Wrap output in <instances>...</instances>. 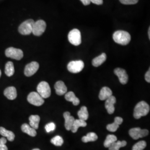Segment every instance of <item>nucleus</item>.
<instances>
[{"label": "nucleus", "mask_w": 150, "mask_h": 150, "mask_svg": "<svg viewBox=\"0 0 150 150\" xmlns=\"http://www.w3.org/2000/svg\"><path fill=\"white\" fill-rule=\"evenodd\" d=\"M113 39L116 43L125 46L129 43L131 37L129 32L122 30H119L113 33Z\"/></svg>", "instance_id": "1"}, {"label": "nucleus", "mask_w": 150, "mask_h": 150, "mask_svg": "<svg viewBox=\"0 0 150 150\" xmlns=\"http://www.w3.org/2000/svg\"><path fill=\"white\" fill-rule=\"evenodd\" d=\"M149 105L145 101L139 102L134 108V116L136 119H139L141 117L146 116L150 111Z\"/></svg>", "instance_id": "2"}, {"label": "nucleus", "mask_w": 150, "mask_h": 150, "mask_svg": "<svg viewBox=\"0 0 150 150\" xmlns=\"http://www.w3.org/2000/svg\"><path fill=\"white\" fill-rule=\"evenodd\" d=\"M38 93L43 98H47L51 96V88L47 82H41L37 87Z\"/></svg>", "instance_id": "3"}, {"label": "nucleus", "mask_w": 150, "mask_h": 150, "mask_svg": "<svg viewBox=\"0 0 150 150\" xmlns=\"http://www.w3.org/2000/svg\"><path fill=\"white\" fill-rule=\"evenodd\" d=\"M35 21L29 19L22 22L18 27V32L22 35H28L32 32V28Z\"/></svg>", "instance_id": "4"}, {"label": "nucleus", "mask_w": 150, "mask_h": 150, "mask_svg": "<svg viewBox=\"0 0 150 150\" xmlns=\"http://www.w3.org/2000/svg\"><path fill=\"white\" fill-rule=\"evenodd\" d=\"M68 39L72 45L74 46L80 45L82 42L80 31L78 29L72 30L68 35Z\"/></svg>", "instance_id": "5"}, {"label": "nucleus", "mask_w": 150, "mask_h": 150, "mask_svg": "<svg viewBox=\"0 0 150 150\" xmlns=\"http://www.w3.org/2000/svg\"><path fill=\"white\" fill-rule=\"evenodd\" d=\"M46 28V22L42 20L35 22L32 28V33L36 36H40L45 31Z\"/></svg>", "instance_id": "6"}, {"label": "nucleus", "mask_w": 150, "mask_h": 150, "mask_svg": "<svg viewBox=\"0 0 150 150\" xmlns=\"http://www.w3.org/2000/svg\"><path fill=\"white\" fill-rule=\"evenodd\" d=\"M6 56L12 59L20 60L23 57V52L21 50L14 47H9L5 51Z\"/></svg>", "instance_id": "7"}, {"label": "nucleus", "mask_w": 150, "mask_h": 150, "mask_svg": "<svg viewBox=\"0 0 150 150\" xmlns=\"http://www.w3.org/2000/svg\"><path fill=\"white\" fill-rule=\"evenodd\" d=\"M27 101L30 103L36 106H40L45 102L43 98L36 92H32L28 95Z\"/></svg>", "instance_id": "8"}, {"label": "nucleus", "mask_w": 150, "mask_h": 150, "mask_svg": "<svg viewBox=\"0 0 150 150\" xmlns=\"http://www.w3.org/2000/svg\"><path fill=\"white\" fill-rule=\"evenodd\" d=\"M84 67V62L81 60L72 61L67 64V70L71 73H79Z\"/></svg>", "instance_id": "9"}, {"label": "nucleus", "mask_w": 150, "mask_h": 150, "mask_svg": "<svg viewBox=\"0 0 150 150\" xmlns=\"http://www.w3.org/2000/svg\"><path fill=\"white\" fill-rule=\"evenodd\" d=\"M149 132L146 129H141L139 127H135L130 129L129 131V136L134 139H137L147 136Z\"/></svg>", "instance_id": "10"}, {"label": "nucleus", "mask_w": 150, "mask_h": 150, "mask_svg": "<svg viewBox=\"0 0 150 150\" xmlns=\"http://www.w3.org/2000/svg\"><path fill=\"white\" fill-rule=\"evenodd\" d=\"M39 69V64L37 62L33 61L27 64L24 71V73L26 76L30 77L34 75Z\"/></svg>", "instance_id": "11"}, {"label": "nucleus", "mask_w": 150, "mask_h": 150, "mask_svg": "<svg viewBox=\"0 0 150 150\" xmlns=\"http://www.w3.org/2000/svg\"><path fill=\"white\" fill-rule=\"evenodd\" d=\"M114 73L118 77L119 81L122 85H125L129 80V76L126 70L121 68H116L114 70Z\"/></svg>", "instance_id": "12"}, {"label": "nucleus", "mask_w": 150, "mask_h": 150, "mask_svg": "<svg viewBox=\"0 0 150 150\" xmlns=\"http://www.w3.org/2000/svg\"><path fill=\"white\" fill-rule=\"evenodd\" d=\"M116 102V97L113 96H111L108 98L105 102V108L107 110V112L109 114H113L115 111V106L114 105Z\"/></svg>", "instance_id": "13"}, {"label": "nucleus", "mask_w": 150, "mask_h": 150, "mask_svg": "<svg viewBox=\"0 0 150 150\" xmlns=\"http://www.w3.org/2000/svg\"><path fill=\"white\" fill-rule=\"evenodd\" d=\"M54 89L56 90V93L59 96H62L66 94L67 91V87L65 85L64 82L62 81H59L55 83Z\"/></svg>", "instance_id": "14"}, {"label": "nucleus", "mask_w": 150, "mask_h": 150, "mask_svg": "<svg viewBox=\"0 0 150 150\" xmlns=\"http://www.w3.org/2000/svg\"><path fill=\"white\" fill-rule=\"evenodd\" d=\"M122 122H123V118L120 117H116L115 118L114 122L107 125L106 127L107 130L112 132L116 131L119 127V126L122 123Z\"/></svg>", "instance_id": "15"}, {"label": "nucleus", "mask_w": 150, "mask_h": 150, "mask_svg": "<svg viewBox=\"0 0 150 150\" xmlns=\"http://www.w3.org/2000/svg\"><path fill=\"white\" fill-rule=\"evenodd\" d=\"M64 117L65 120V123H64L65 128L67 131H70L75 121V118L73 116H71L70 113L68 111L65 112L64 113Z\"/></svg>", "instance_id": "16"}, {"label": "nucleus", "mask_w": 150, "mask_h": 150, "mask_svg": "<svg viewBox=\"0 0 150 150\" xmlns=\"http://www.w3.org/2000/svg\"><path fill=\"white\" fill-rule=\"evenodd\" d=\"M112 96V91L108 87H102L99 93V98L101 100H106L108 98Z\"/></svg>", "instance_id": "17"}, {"label": "nucleus", "mask_w": 150, "mask_h": 150, "mask_svg": "<svg viewBox=\"0 0 150 150\" xmlns=\"http://www.w3.org/2000/svg\"><path fill=\"white\" fill-rule=\"evenodd\" d=\"M4 95L8 100H13L17 97V91L15 87L11 86L6 88L4 91Z\"/></svg>", "instance_id": "18"}, {"label": "nucleus", "mask_w": 150, "mask_h": 150, "mask_svg": "<svg viewBox=\"0 0 150 150\" xmlns=\"http://www.w3.org/2000/svg\"><path fill=\"white\" fill-rule=\"evenodd\" d=\"M65 99L69 102H72L75 106L79 105L80 102V100L75 96L74 92L72 91H70L65 94Z\"/></svg>", "instance_id": "19"}, {"label": "nucleus", "mask_w": 150, "mask_h": 150, "mask_svg": "<svg viewBox=\"0 0 150 150\" xmlns=\"http://www.w3.org/2000/svg\"><path fill=\"white\" fill-rule=\"evenodd\" d=\"M87 126V123L85 121L82 120L80 119H77V120H75L74 123L71 127V131L72 132L75 133L77 131L78 129L80 127H86Z\"/></svg>", "instance_id": "20"}, {"label": "nucleus", "mask_w": 150, "mask_h": 150, "mask_svg": "<svg viewBox=\"0 0 150 150\" xmlns=\"http://www.w3.org/2000/svg\"><path fill=\"white\" fill-rule=\"evenodd\" d=\"M107 59V56L106 54L102 53L101 55L97 56L92 60V64L94 67H98L103 64Z\"/></svg>", "instance_id": "21"}, {"label": "nucleus", "mask_w": 150, "mask_h": 150, "mask_svg": "<svg viewBox=\"0 0 150 150\" xmlns=\"http://www.w3.org/2000/svg\"><path fill=\"white\" fill-rule=\"evenodd\" d=\"M21 129L22 132L32 137H35L37 134L36 129H33L30 126V125H28L27 123H24L22 125Z\"/></svg>", "instance_id": "22"}, {"label": "nucleus", "mask_w": 150, "mask_h": 150, "mask_svg": "<svg viewBox=\"0 0 150 150\" xmlns=\"http://www.w3.org/2000/svg\"><path fill=\"white\" fill-rule=\"evenodd\" d=\"M0 134L3 136L4 137H7V139L10 141H13L15 137V134L13 132L7 130L6 129L2 127H0Z\"/></svg>", "instance_id": "23"}, {"label": "nucleus", "mask_w": 150, "mask_h": 150, "mask_svg": "<svg viewBox=\"0 0 150 150\" xmlns=\"http://www.w3.org/2000/svg\"><path fill=\"white\" fill-rule=\"evenodd\" d=\"M30 126L33 129H37L38 128L40 117L38 115H31L29 117Z\"/></svg>", "instance_id": "24"}, {"label": "nucleus", "mask_w": 150, "mask_h": 150, "mask_svg": "<svg viewBox=\"0 0 150 150\" xmlns=\"http://www.w3.org/2000/svg\"><path fill=\"white\" fill-rule=\"evenodd\" d=\"M98 139V136L94 132H90L86 136L82 137V141L84 143H87L88 142H93Z\"/></svg>", "instance_id": "25"}, {"label": "nucleus", "mask_w": 150, "mask_h": 150, "mask_svg": "<svg viewBox=\"0 0 150 150\" xmlns=\"http://www.w3.org/2000/svg\"><path fill=\"white\" fill-rule=\"evenodd\" d=\"M5 72L6 75L8 77H11L15 73V68L13 64L11 61H8L6 63Z\"/></svg>", "instance_id": "26"}, {"label": "nucleus", "mask_w": 150, "mask_h": 150, "mask_svg": "<svg viewBox=\"0 0 150 150\" xmlns=\"http://www.w3.org/2000/svg\"><path fill=\"white\" fill-rule=\"evenodd\" d=\"M117 137L114 134H108L107 135L106 139L104 142V146L106 148H108L111 145L117 141Z\"/></svg>", "instance_id": "27"}, {"label": "nucleus", "mask_w": 150, "mask_h": 150, "mask_svg": "<svg viewBox=\"0 0 150 150\" xmlns=\"http://www.w3.org/2000/svg\"><path fill=\"white\" fill-rule=\"evenodd\" d=\"M77 115L79 119L86 121L88 118V112L87 107L86 106L81 107L80 110L78 111Z\"/></svg>", "instance_id": "28"}, {"label": "nucleus", "mask_w": 150, "mask_h": 150, "mask_svg": "<svg viewBox=\"0 0 150 150\" xmlns=\"http://www.w3.org/2000/svg\"><path fill=\"white\" fill-rule=\"evenodd\" d=\"M127 145L126 141H117L108 147L109 150H119L121 147H123Z\"/></svg>", "instance_id": "29"}, {"label": "nucleus", "mask_w": 150, "mask_h": 150, "mask_svg": "<svg viewBox=\"0 0 150 150\" xmlns=\"http://www.w3.org/2000/svg\"><path fill=\"white\" fill-rule=\"evenodd\" d=\"M51 142L54 146H61L64 144V139L60 136H56L51 139Z\"/></svg>", "instance_id": "30"}, {"label": "nucleus", "mask_w": 150, "mask_h": 150, "mask_svg": "<svg viewBox=\"0 0 150 150\" xmlns=\"http://www.w3.org/2000/svg\"><path fill=\"white\" fill-rule=\"evenodd\" d=\"M146 141H140L133 146L132 150H144L146 147Z\"/></svg>", "instance_id": "31"}, {"label": "nucleus", "mask_w": 150, "mask_h": 150, "mask_svg": "<svg viewBox=\"0 0 150 150\" xmlns=\"http://www.w3.org/2000/svg\"><path fill=\"white\" fill-rule=\"evenodd\" d=\"M56 129V125L54 122H50L45 126V129L47 133L54 131Z\"/></svg>", "instance_id": "32"}, {"label": "nucleus", "mask_w": 150, "mask_h": 150, "mask_svg": "<svg viewBox=\"0 0 150 150\" xmlns=\"http://www.w3.org/2000/svg\"><path fill=\"white\" fill-rule=\"evenodd\" d=\"M119 1L122 4L126 5H135L139 2V0H119Z\"/></svg>", "instance_id": "33"}, {"label": "nucleus", "mask_w": 150, "mask_h": 150, "mask_svg": "<svg viewBox=\"0 0 150 150\" xmlns=\"http://www.w3.org/2000/svg\"><path fill=\"white\" fill-rule=\"evenodd\" d=\"M6 142L7 139L5 137L0 139V150H8V148L6 145Z\"/></svg>", "instance_id": "34"}, {"label": "nucleus", "mask_w": 150, "mask_h": 150, "mask_svg": "<svg viewBox=\"0 0 150 150\" xmlns=\"http://www.w3.org/2000/svg\"><path fill=\"white\" fill-rule=\"evenodd\" d=\"M145 80L146 81L150 83V69H149V70H148V71L145 74Z\"/></svg>", "instance_id": "35"}, {"label": "nucleus", "mask_w": 150, "mask_h": 150, "mask_svg": "<svg viewBox=\"0 0 150 150\" xmlns=\"http://www.w3.org/2000/svg\"><path fill=\"white\" fill-rule=\"evenodd\" d=\"M90 2L97 5H101L103 4V0H90Z\"/></svg>", "instance_id": "36"}, {"label": "nucleus", "mask_w": 150, "mask_h": 150, "mask_svg": "<svg viewBox=\"0 0 150 150\" xmlns=\"http://www.w3.org/2000/svg\"><path fill=\"white\" fill-rule=\"evenodd\" d=\"M80 1L85 6L89 5L91 3L90 0H80Z\"/></svg>", "instance_id": "37"}, {"label": "nucleus", "mask_w": 150, "mask_h": 150, "mask_svg": "<svg viewBox=\"0 0 150 150\" xmlns=\"http://www.w3.org/2000/svg\"><path fill=\"white\" fill-rule=\"evenodd\" d=\"M148 35H149V38L150 39V27L149 28V30H148Z\"/></svg>", "instance_id": "38"}, {"label": "nucleus", "mask_w": 150, "mask_h": 150, "mask_svg": "<svg viewBox=\"0 0 150 150\" xmlns=\"http://www.w3.org/2000/svg\"><path fill=\"white\" fill-rule=\"evenodd\" d=\"M32 150H40L39 149H33Z\"/></svg>", "instance_id": "39"}, {"label": "nucleus", "mask_w": 150, "mask_h": 150, "mask_svg": "<svg viewBox=\"0 0 150 150\" xmlns=\"http://www.w3.org/2000/svg\"><path fill=\"white\" fill-rule=\"evenodd\" d=\"M1 71L0 70V77H1Z\"/></svg>", "instance_id": "40"}]
</instances>
